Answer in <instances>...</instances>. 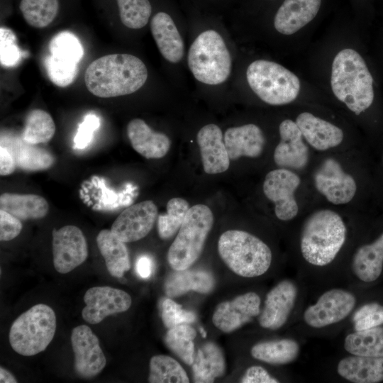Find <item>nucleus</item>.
I'll use <instances>...</instances> for the list:
<instances>
[{
	"label": "nucleus",
	"instance_id": "f257e3e1",
	"mask_svg": "<svg viewBox=\"0 0 383 383\" xmlns=\"http://www.w3.org/2000/svg\"><path fill=\"white\" fill-rule=\"evenodd\" d=\"M348 228L343 218L335 211L321 209L305 221L299 237V252L304 263L301 275L323 278L345 245Z\"/></svg>",
	"mask_w": 383,
	"mask_h": 383
},
{
	"label": "nucleus",
	"instance_id": "f03ea898",
	"mask_svg": "<svg viewBox=\"0 0 383 383\" xmlns=\"http://www.w3.org/2000/svg\"><path fill=\"white\" fill-rule=\"evenodd\" d=\"M143 62L130 54H110L90 63L84 74L87 89L94 96L111 98L132 94L145 83Z\"/></svg>",
	"mask_w": 383,
	"mask_h": 383
},
{
	"label": "nucleus",
	"instance_id": "7ed1b4c3",
	"mask_svg": "<svg viewBox=\"0 0 383 383\" xmlns=\"http://www.w3.org/2000/svg\"><path fill=\"white\" fill-rule=\"evenodd\" d=\"M331 84L335 97L356 115L373 102L372 76L364 59L353 49H343L335 55Z\"/></svg>",
	"mask_w": 383,
	"mask_h": 383
},
{
	"label": "nucleus",
	"instance_id": "20e7f679",
	"mask_svg": "<svg viewBox=\"0 0 383 383\" xmlns=\"http://www.w3.org/2000/svg\"><path fill=\"white\" fill-rule=\"evenodd\" d=\"M218 251L229 269L245 278L262 276L272 262L270 248L258 237L244 231L223 233L218 241Z\"/></svg>",
	"mask_w": 383,
	"mask_h": 383
},
{
	"label": "nucleus",
	"instance_id": "39448f33",
	"mask_svg": "<svg viewBox=\"0 0 383 383\" xmlns=\"http://www.w3.org/2000/svg\"><path fill=\"white\" fill-rule=\"evenodd\" d=\"M358 304L352 287H333L321 292L303 308L299 325L309 333H323L348 323Z\"/></svg>",
	"mask_w": 383,
	"mask_h": 383
},
{
	"label": "nucleus",
	"instance_id": "423d86ee",
	"mask_svg": "<svg viewBox=\"0 0 383 383\" xmlns=\"http://www.w3.org/2000/svg\"><path fill=\"white\" fill-rule=\"evenodd\" d=\"M213 224L209 207L196 204L189 208L167 252L168 263L174 270L189 269L198 260Z\"/></svg>",
	"mask_w": 383,
	"mask_h": 383
},
{
	"label": "nucleus",
	"instance_id": "0eeeda50",
	"mask_svg": "<svg viewBox=\"0 0 383 383\" xmlns=\"http://www.w3.org/2000/svg\"><path fill=\"white\" fill-rule=\"evenodd\" d=\"M188 65L194 77L202 83L216 85L228 79L231 57L219 33L208 30L196 38L189 50Z\"/></svg>",
	"mask_w": 383,
	"mask_h": 383
},
{
	"label": "nucleus",
	"instance_id": "6e6552de",
	"mask_svg": "<svg viewBox=\"0 0 383 383\" xmlns=\"http://www.w3.org/2000/svg\"><path fill=\"white\" fill-rule=\"evenodd\" d=\"M56 329V316L49 306L39 304L19 316L9 331L13 350L23 356L43 352L52 341Z\"/></svg>",
	"mask_w": 383,
	"mask_h": 383
},
{
	"label": "nucleus",
	"instance_id": "1a4fd4ad",
	"mask_svg": "<svg viewBox=\"0 0 383 383\" xmlns=\"http://www.w3.org/2000/svg\"><path fill=\"white\" fill-rule=\"evenodd\" d=\"M247 80L251 89L265 103L284 105L293 101L300 91L298 77L282 65L257 60L248 66Z\"/></svg>",
	"mask_w": 383,
	"mask_h": 383
},
{
	"label": "nucleus",
	"instance_id": "9d476101",
	"mask_svg": "<svg viewBox=\"0 0 383 383\" xmlns=\"http://www.w3.org/2000/svg\"><path fill=\"white\" fill-rule=\"evenodd\" d=\"M304 292L300 281L294 278L279 281L266 294L263 307L257 316L260 326L277 331L291 319L294 321L303 309Z\"/></svg>",
	"mask_w": 383,
	"mask_h": 383
},
{
	"label": "nucleus",
	"instance_id": "9b49d317",
	"mask_svg": "<svg viewBox=\"0 0 383 383\" xmlns=\"http://www.w3.org/2000/svg\"><path fill=\"white\" fill-rule=\"evenodd\" d=\"M300 183L299 177L289 169H276L266 174L263 192L274 204V213L278 219L287 221L297 216L299 206L294 194Z\"/></svg>",
	"mask_w": 383,
	"mask_h": 383
},
{
	"label": "nucleus",
	"instance_id": "f8f14e48",
	"mask_svg": "<svg viewBox=\"0 0 383 383\" xmlns=\"http://www.w3.org/2000/svg\"><path fill=\"white\" fill-rule=\"evenodd\" d=\"M316 189L331 203L340 205L354 197L357 185L354 178L345 172L333 158L323 160L313 174Z\"/></svg>",
	"mask_w": 383,
	"mask_h": 383
},
{
	"label": "nucleus",
	"instance_id": "ddd939ff",
	"mask_svg": "<svg viewBox=\"0 0 383 383\" xmlns=\"http://www.w3.org/2000/svg\"><path fill=\"white\" fill-rule=\"evenodd\" d=\"M52 254L55 269L61 274L71 272L88 256V248L82 231L68 225L52 231Z\"/></svg>",
	"mask_w": 383,
	"mask_h": 383
},
{
	"label": "nucleus",
	"instance_id": "4468645a",
	"mask_svg": "<svg viewBox=\"0 0 383 383\" xmlns=\"http://www.w3.org/2000/svg\"><path fill=\"white\" fill-rule=\"evenodd\" d=\"M71 343L74 354V370L83 378H91L106 366L105 355L97 336L86 325L73 328Z\"/></svg>",
	"mask_w": 383,
	"mask_h": 383
},
{
	"label": "nucleus",
	"instance_id": "2eb2a0df",
	"mask_svg": "<svg viewBox=\"0 0 383 383\" xmlns=\"http://www.w3.org/2000/svg\"><path fill=\"white\" fill-rule=\"evenodd\" d=\"M260 311V296L248 292L220 303L213 312L212 322L221 331L231 333L257 317Z\"/></svg>",
	"mask_w": 383,
	"mask_h": 383
},
{
	"label": "nucleus",
	"instance_id": "dca6fc26",
	"mask_svg": "<svg viewBox=\"0 0 383 383\" xmlns=\"http://www.w3.org/2000/svg\"><path fill=\"white\" fill-rule=\"evenodd\" d=\"M157 216V208L152 201L135 204L116 218L111 232L124 243L139 240L152 230Z\"/></svg>",
	"mask_w": 383,
	"mask_h": 383
},
{
	"label": "nucleus",
	"instance_id": "f3484780",
	"mask_svg": "<svg viewBox=\"0 0 383 383\" xmlns=\"http://www.w3.org/2000/svg\"><path fill=\"white\" fill-rule=\"evenodd\" d=\"M86 306L82 311L83 319L91 324L100 323L109 315L127 311L132 303L131 296L123 290L111 287H94L84 296Z\"/></svg>",
	"mask_w": 383,
	"mask_h": 383
},
{
	"label": "nucleus",
	"instance_id": "a211bd4d",
	"mask_svg": "<svg viewBox=\"0 0 383 383\" xmlns=\"http://www.w3.org/2000/svg\"><path fill=\"white\" fill-rule=\"evenodd\" d=\"M382 272L383 233L372 243L359 246L342 274L350 287L353 282L372 283L379 278Z\"/></svg>",
	"mask_w": 383,
	"mask_h": 383
},
{
	"label": "nucleus",
	"instance_id": "6ab92c4d",
	"mask_svg": "<svg viewBox=\"0 0 383 383\" xmlns=\"http://www.w3.org/2000/svg\"><path fill=\"white\" fill-rule=\"evenodd\" d=\"M280 142L274 152V161L280 168L301 170L306 167L309 150L296 122L283 121L279 127Z\"/></svg>",
	"mask_w": 383,
	"mask_h": 383
},
{
	"label": "nucleus",
	"instance_id": "aec40b11",
	"mask_svg": "<svg viewBox=\"0 0 383 383\" xmlns=\"http://www.w3.org/2000/svg\"><path fill=\"white\" fill-rule=\"evenodd\" d=\"M204 170L214 174L226 172L230 166V158L223 140L221 128L210 123L203 126L197 133Z\"/></svg>",
	"mask_w": 383,
	"mask_h": 383
},
{
	"label": "nucleus",
	"instance_id": "412c9836",
	"mask_svg": "<svg viewBox=\"0 0 383 383\" xmlns=\"http://www.w3.org/2000/svg\"><path fill=\"white\" fill-rule=\"evenodd\" d=\"M335 375L351 383H378L383 381V357L346 354L334 367Z\"/></svg>",
	"mask_w": 383,
	"mask_h": 383
},
{
	"label": "nucleus",
	"instance_id": "4be33fe9",
	"mask_svg": "<svg viewBox=\"0 0 383 383\" xmlns=\"http://www.w3.org/2000/svg\"><path fill=\"white\" fill-rule=\"evenodd\" d=\"M295 122L304 138L317 150L335 148L343 140L344 134L340 128L311 113H300Z\"/></svg>",
	"mask_w": 383,
	"mask_h": 383
},
{
	"label": "nucleus",
	"instance_id": "5701e85b",
	"mask_svg": "<svg viewBox=\"0 0 383 383\" xmlns=\"http://www.w3.org/2000/svg\"><path fill=\"white\" fill-rule=\"evenodd\" d=\"M127 135L132 148L147 159L162 158L170 148L171 141L165 133L153 131L140 118L128 123Z\"/></svg>",
	"mask_w": 383,
	"mask_h": 383
},
{
	"label": "nucleus",
	"instance_id": "b1692460",
	"mask_svg": "<svg viewBox=\"0 0 383 383\" xmlns=\"http://www.w3.org/2000/svg\"><path fill=\"white\" fill-rule=\"evenodd\" d=\"M321 0H284L274 20L275 29L292 35L311 21L317 15Z\"/></svg>",
	"mask_w": 383,
	"mask_h": 383
},
{
	"label": "nucleus",
	"instance_id": "393cba45",
	"mask_svg": "<svg viewBox=\"0 0 383 383\" xmlns=\"http://www.w3.org/2000/svg\"><path fill=\"white\" fill-rule=\"evenodd\" d=\"M225 145L231 160L240 157H259L264 149L265 138L257 126L249 123L232 127L224 135Z\"/></svg>",
	"mask_w": 383,
	"mask_h": 383
},
{
	"label": "nucleus",
	"instance_id": "a878e982",
	"mask_svg": "<svg viewBox=\"0 0 383 383\" xmlns=\"http://www.w3.org/2000/svg\"><path fill=\"white\" fill-rule=\"evenodd\" d=\"M150 30L156 45L165 60L177 63L183 57V40L170 16L159 12L150 21Z\"/></svg>",
	"mask_w": 383,
	"mask_h": 383
},
{
	"label": "nucleus",
	"instance_id": "bb28decb",
	"mask_svg": "<svg viewBox=\"0 0 383 383\" xmlns=\"http://www.w3.org/2000/svg\"><path fill=\"white\" fill-rule=\"evenodd\" d=\"M1 145L13 155L16 166L27 172L45 170L55 162L53 155L45 148L25 142L21 137L1 135Z\"/></svg>",
	"mask_w": 383,
	"mask_h": 383
},
{
	"label": "nucleus",
	"instance_id": "cd10ccee",
	"mask_svg": "<svg viewBox=\"0 0 383 383\" xmlns=\"http://www.w3.org/2000/svg\"><path fill=\"white\" fill-rule=\"evenodd\" d=\"M215 286L213 274L201 270H175L170 274L165 282V292L168 297H177L189 291L207 294Z\"/></svg>",
	"mask_w": 383,
	"mask_h": 383
},
{
	"label": "nucleus",
	"instance_id": "c85d7f7f",
	"mask_svg": "<svg viewBox=\"0 0 383 383\" xmlns=\"http://www.w3.org/2000/svg\"><path fill=\"white\" fill-rule=\"evenodd\" d=\"M301 344L294 338L260 341L250 349L252 357L265 363L277 365L295 362L301 353Z\"/></svg>",
	"mask_w": 383,
	"mask_h": 383
},
{
	"label": "nucleus",
	"instance_id": "c756f323",
	"mask_svg": "<svg viewBox=\"0 0 383 383\" xmlns=\"http://www.w3.org/2000/svg\"><path fill=\"white\" fill-rule=\"evenodd\" d=\"M192 370L196 383L213 382L216 378L223 376L226 362L221 348L211 341L204 343L194 357Z\"/></svg>",
	"mask_w": 383,
	"mask_h": 383
},
{
	"label": "nucleus",
	"instance_id": "7c9ffc66",
	"mask_svg": "<svg viewBox=\"0 0 383 383\" xmlns=\"http://www.w3.org/2000/svg\"><path fill=\"white\" fill-rule=\"evenodd\" d=\"M96 243L110 274L122 277L131 267L129 253L125 243L108 229L99 233Z\"/></svg>",
	"mask_w": 383,
	"mask_h": 383
},
{
	"label": "nucleus",
	"instance_id": "2f4dec72",
	"mask_svg": "<svg viewBox=\"0 0 383 383\" xmlns=\"http://www.w3.org/2000/svg\"><path fill=\"white\" fill-rule=\"evenodd\" d=\"M0 208L20 220L38 219L45 217L49 205L45 198L33 194L3 193Z\"/></svg>",
	"mask_w": 383,
	"mask_h": 383
},
{
	"label": "nucleus",
	"instance_id": "473e14b6",
	"mask_svg": "<svg viewBox=\"0 0 383 383\" xmlns=\"http://www.w3.org/2000/svg\"><path fill=\"white\" fill-rule=\"evenodd\" d=\"M342 345L346 354L367 357H383V327L362 331H348Z\"/></svg>",
	"mask_w": 383,
	"mask_h": 383
},
{
	"label": "nucleus",
	"instance_id": "72a5a7b5",
	"mask_svg": "<svg viewBox=\"0 0 383 383\" xmlns=\"http://www.w3.org/2000/svg\"><path fill=\"white\" fill-rule=\"evenodd\" d=\"M55 125L51 116L41 109H34L27 115L21 138L38 145L50 141L54 136Z\"/></svg>",
	"mask_w": 383,
	"mask_h": 383
},
{
	"label": "nucleus",
	"instance_id": "f704fd0d",
	"mask_svg": "<svg viewBox=\"0 0 383 383\" xmlns=\"http://www.w3.org/2000/svg\"><path fill=\"white\" fill-rule=\"evenodd\" d=\"M148 382L151 383H188L189 378L181 365L174 358L157 355L150 360Z\"/></svg>",
	"mask_w": 383,
	"mask_h": 383
},
{
	"label": "nucleus",
	"instance_id": "c9c22d12",
	"mask_svg": "<svg viewBox=\"0 0 383 383\" xmlns=\"http://www.w3.org/2000/svg\"><path fill=\"white\" fill-rule=\"evenodd\" d=\"M196 331L189 324H181L170 328L165 337L167 348L187 365L194 360L193 340Z\"/></svg>",
	"mask_w": 383,
	"mask_h": 383
},
{
	"label": "nucleus",
	"instance_id": "e433bc0d",
	"mask_svg": "<svg viewBox=\"0 0 383 383\" xmlns=\"http://www.w3.org/2000/svg\"><path fill=\"white\" fill-rule=\"evenodd\" d=\"M20 10L26 23L42 28L50 25L59 11L58 0H21Z\"/></svg>",
	"mask_w": 383,
	"mask_h": 383
},
{
	"label": "nucleus",
	"instance_id": "4c0bfd02",
	"mask_svg": "<svg viewBox=\"0 0 383 383\" xmlns=\"http://www.w3.org/2000/svg\"><path fill=\"white\" fill-rule=\"evenodd\" d=\"M189 209L187 201L180 197L171 199L167 204V213L157 217V231L161 239L171 238L178 231Z\"/></svg>",
	"mask_w": 383,
	"mask_h": 383
},
{
	"label": "nucleus",
	"instance_id": "58836bf2",
	"mask_svg": "<svg viewBox=\"0 0 383 383\" xmlns=\"http://www.w3.org/2000/svg\"><path fill=\"white\" fill-rule=\"evenodd\" d=\"M48 49L50 55L77 64L84 55V49L79 38L69 31H62L53 36Z\"/></svg>",
	"mask_w": 383,
	"mask_h": 383
},
{
	"label": "nucleus",
	"instance_id": "ea45409f",
	"mask_svg": "<svg viewBox=\"0 0 383 383\" xmlns=\"http://www.w3.org/2000/svg\"><path fill=\"white\" fill-rule=\"evenodd\" d=\"M122 23L131 29L144 27L150 19L152 7L148 0H116Z\"/></svg>",
	"mask_w": 383,
	"mask_h": 383
},
{
	"label": "nucleus",
	"instance_id": "a19ab883",
	"mask_svg": "<svg viewBox=\"0 0 383 383\" xmlns=\"http://www.w3.org/2000/svg\"><path fill=\"white\" fill-rule=\"evenodd\" d=\"M348 323V331H362L379 326L383 324V306L375 301L357 305Z\"/></svg>",
	"mask_w": 383,
	"mask_h": 383
},
{
	"label": "nucleus",
	"instance_id": "79ce46f5",
	"mask_svg": "<svg viewBox=\"0 0 383 383\" xmlns=\"http://www.w3.org/2000/svg\"><path fill=\"white\" fill-rule=\"evenodd\" d=\"M77 65L50 54L44 60V67L48 78L54 84L60 87H67L74 82L78 72Z\"/></svg>",
	"mask_w": 383,
	"mask_h": 383
},
{
	"label": "nucleus",
	"instance_id": "37998d69",
	"mask_svg": "<svg viewBox=\"0 0 383 383\" xmlns=\"http://www.w3.org/2000/svg\"><path fill=\"white\" fill-rule=\"evenodd\" d=\"M160 307L162 322L168 329L181 324H189L196 321L194 313L183 309L181 305L170 298L163 299Z\"/></svg>",
	"mask_w": 383,
	"mask_h": 383
},
{
	"label": "nucleus",
	"instance_id": "c03bdc74",
	"mask_svg": "<svg viewBox=\"0 0 383 383\" xmlns=\"http://www.w3.org/2000/svg\"><path fill=\"white\" fill-rule=\"evenodd\" d=\"M14 33L5 27L0 28V62L4 67H14L21 58Z\"/></svg>",
	"mask_w": 383,
	"mask_h": 383
},
{
	"label": "nucleus",
	"instance_id": "a18cd8bd",
	"mask_svg": "<svg viewBox=\"0 0 383 383\" xmlns=\"http://www.w3.org/2000/svg\"><path fill=\"white\" fill-rule=\"evenodd\" d=\"M100 120L95 114L87 115L83 121L79 124L77 134L74 137V146L82 149L87 147L91 142L94 133L99 128Z\"/></svg>",
	"mask_w": 383,
	"mask_h": 383
},
{
	"label": "nucleus",
	"instance_id": "49530a36",
	"mask_svg": "<svg viewBox=\"0 0 383 383\" xmlns=\"http://www.w3.org/2000/svg\"><path fill=\"white\" fill-rule=\"evenodd\" d=\"M22 227L20 219L0 209V240L1 241H9L17 237Z\"/></svg>",
	"mask_w": 383,
	"mask_h": 383
},
{
	"label": "nucleus",
	"instance_id": "de8ad7c7",
	"mask_svg": "<svg viewBox=\"0 0 383 383\" xmlns=\"http://www.w3.org/2000/svg\"><path fill=\"white\" fill-rule=\"evenodd\" d=\"M280 381L259 365L248 367L240 379L242 383H278Z\"/></svg>",
	"mask_w": 383,
	"mask_h": 383
},
{
	"label": "nucleus",
	"instance_id": "09e8293b",
	"mask_svg": "<svg viewBox=\"0 0 383 383\" xmlns=\"http://www.w3.org/2000/svg\"><path fill=\"white\" fill-rule=\"evenodd\" d=\"M15 159L9 150L1 145L0 147V174L6 176L12 174L16 167Z\"/></svg>",
	"mask_w": 383,
	"mask_h": 383
},
{
	"label": "nucleus",
	"instance_id": "8fccbe9b",
	"mask_svg": "<svg viewBox=\"0 0 383 383\" xmlns=\"http://www.w3.org/2000/svg\"><path fill=\"white\" fill-rule=\"evenodd\" d=\"M152 262L148 256H141L136 262V270L142 278H148L152 274Z\"/></svg>",
	"mask_w": 383,
	"mask_h": 383
},
{
	"label": "nucleus",
	"instance_id": "3c124183",
	"mask_svg": "<svg viewBox=\"0 0 383 383\" xmlns=\"http://www.w3.org/2000/svg\"><path fill=\"white\" fill-rule=\"evenodd\" d=\"M0 382L1 383H13V382H17V380L10 372H9L6 369L1 367Z\"/></svg>",
	"mask_w": 383,
	"mask_h": 383
}]
</instances>
